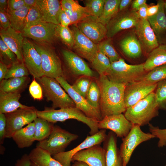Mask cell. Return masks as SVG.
I'll return each mask as SVG.
<instances>
[{"label":"cell","mask_w":166,"mask_h":166,"mask_svg":"<svg viewBox=\"0 0 166 166\" xmlns=\"http://www.w3.org/2000/svg\"><path fill=\"white\" fill-rule=\"evenodd\" d=\"M148 73L144 68V63L129 65L120 58L111 63L105 74L111 81L119 84H127L141 80Z\"/></svg>","instance_id":"4"},{"label":"cell","mask_w":166,"mask_h":166,"mask_svg":"<svg viewBox=\"0 0 166 166\" xmlns=\"http://www.w3.org/2000/svg\"><path fill=\"white\" fill-rule=\"evenodd\" d=\"M61 7L69 17L72 24H76L85 18L91 16L85 7L73 0H62Z\"/></svg>","instance_id":"26"},{"label":"cell","mask_w":166,"mask_h":166,"mask_svg":"<svg viewBox=\"0 0 166 166\" xmlns=\"http://www.w3.org/2000/svg\"><path fill=\"white\" fill-rule=\"evenodd\" d=\"M155 138L151 133H145L140 126L133 125L127 135L122 138L119 149L122 157L123 166H126L135 148L142 143Z\"/></svg>","instance_id":"9"},{"label":"cell","mask_w":166,"mask_h":166,"mask_svg":"<svg viewBox=\"0 0 166 166\" xmlns=\"http://www.w3.org/2000/svg\"><path fill=\"white\" fill-rule=\"evenodd\" d=\"M140 20L136 12L132 10L118 13L106 26L107 37L111 38L121 31L135 27Z\"/></svg>","instance_id":"13"},{"label":"cell","mask_w":166,"mask_h":166,"mask_svg":"<svg viewBox=\"0 0 166 166\" xmlns=\"http://www.w3.org/2000/svg\"><path fill=\"white\" fill-rule=\"evenodd\" d=\"M61 53L67 70L68 73L65 75L68 74L67 76L75 78L76 79L84 75L95 78L93 71L76 53L68 49H64L62 50Z\"/></svg>","instance_id":"11"},{"label":"cell","mask_w":166,"mask_h":166,"mask_svg":"<svg viewBox=\"0 0 166 166\" xmlns=\"http://www.w3.org/2000/svg\"><path fill=\"white\" fill-rule=\"evenodd\" d=\"M100 92V110L102 119L113 115L124 113L126 107L124 92L127 85L110 81L105 74L97 79Z\"/></svg>","instance_id":"1"},{"label":"cell","mask_w":166,"mask_h":166,"mask_svg":"<svg viewBox=\"0 0 166 166\" xmlns=\"http://www.w3.org/2000/svg\"><path fill=\"white\" fill-rule=\"evenodd\" d=\"M21 97L19 93H7L0 91V113L6 114L19 108L28 107L20 102Z\"/></svg>","instance_id":"27"},{"label":"cell","mask_w":166,"mask_h":166,"mask_svg":"<svg viewBox=\"0 0 166 166\" xmlns=\"http://www.w3.org/2000/svg\"><path fill=\"white\" fill-rule=\"evenodd\" d=\"M135 33L142 48L148 54L159 45L157 38L147 19H140Z\"/></svg>","instance_id":"20"},{"label":"cell","mask_w":166,"mask_h":166,"mask_svg":"<svg viewBox=\"0 0 166 166\" xmlns=\"http://www.w3.org/2000/svg\"><path fill=\"white\" fill-rule=\"evenodd\" d=\"M159 5L158 13L155 15L148 17L147 20L156 35L159 43L163 44L166 42V15L164 9V1H157Z\"/></svg>","instance_id":"24"},{"label":"cell","mask_w":166,"mask_h":166,"mask_svg":"<svg viewBox=\"0 0 166 166\" xmlns=\"http://www.w3.org/2000/svg\"><path fill=\"white\" fill-rule=\"evenodd\" d=\"M57 37L66 46L73 49L74 45V37L71 29L68 27L58 25L56 30Z\"/></svg>","instance_id":"43"},{"label":"cell","mask_w":166,"mask_h":166,"mask_svg":"<svg viewBox=\"0 0 166 166\" xmlns=\"http://www.w3.org/2000/svg\"><path fill=\"white\" fill-rule=\"evenodd\" d=\"M159 108L153 92L134 105L126 108L124 115L134 125L142 126L158 115Z\"/></svg>","instance_id":"3"},{"label":"cell","mask_w":166,"mask_h":166,"mask_svg":"<svg viewBox=\"0 0 166 166\" xmlns=\"http://www.w3.org/2000/svg\"><path fill=\"white\" fill-rule=\"evenodd\" d=\"M56 79L73 101L76 107L89 117L98 121L102 120L101 113L88 102L85 98L74 90L64 77L61 76Z\"/></svg>","instance_id":"16"},{"label":"cell","mask_w":166,"mask_h":166,"mask_svg":"<svg viewBox=\"0 0 166 166\" xmlns=\"http://www.w3.org/2000/svg\"><path fill=\"white\" fill-rule=\"evenodd\" d=\"M37 111L34 107L29 106L5 114L6 121V138H12L16 132L33 122L38 117Z\"/></svg>","instance_id":"8"},{"label":"cell","mask_w":166,"mask_h":166,"mask_svg":"<svg viewBox=\"0 0 166 166\" xmlns=\"http://www.w3.org/2000/svg\"><path fill=\"white\" fill-rule=\"evenodd\" d=\"M6 121L5 114L0 113V144L4 143L6 135Z\"/></svg>","instance_id":"49"},{"label":"cell","mask_w":166,"mask_h":166,"mask_svg":"<svg viewBox=\"0 0 166 166\" xmlns=\"http://www.w3.org/2000/svg\"><path fill=\"white\" fill-rule=\"evenodd\" d=\"M164 10H165V14H166V1H164Z\"/></svg>","instance_id":"62"},{"label":"cell","mask_w":166,"mask_h":166,"mask_svg":"<svg viewBox=\"0 0 166 166\" xmlns=\"http://www.w3.org/2000/svg\"><path fill=\"white\" fill-rule=\"evenodd\" d=\"M29 81L28 76L4 79L0 82V91L7 93H21L26 88Z\"/></svg>","instance_id":"32"},{"label":"cell","mask_w":166,"mask_h":166,"mask_svg":"<svg viewBox=\"0 0 166 166\" xmlns=\"http://www.w3.org/2000/svg\"><path fill=\"white\" fill-rule=\"evenodd\" d=\"M90 62L93 67L99 75L105 74L111 64L109 59L99 51L97 52Z\"/></svg>","instance_id":"38"},{"label":"cell","mask_w":166,"mask_h":166,"mask_svg":"<svg viewBox=\"0 0 166 166\" xmlns=\"http://www.w3.org/2000/svg\"><path fill=\"white\" fill-rule=\"evenodd\" d=\"M36 4L42 14L43 22L60 25L58 15L61 8L57 0H37Z\"/></svg>","instance_id":"25"},{"label":"cell","mask_w":166,"mask_h":166,"mask_svg":"<svg viewBox=\"0 0 166 166\" xmlns=\"http://www.w3.org/2000/svg\"><path fill=\"white\" fill-rule=\"evenodd\" d=\"M72 25L71 30L74 41L73 49L77 54L90 62L99 51L98 44L83 34L75 24Z\"/></svg>","instance_id":"19"},{"label":"cell","mask_w":166,"mask_h":166,"mask_svg":"<svg viewBox=\"0 0 166 166\" xmlns=\"http://www.w3.org/2000/svg\"><path fill=\"white\" fill-rule=\"evenodd\" d=\"M12 138L19 148H23L31 146L35 141L34 122H31L17 131L13 135Z\"/></svg>","instance_id":"29"},{"label":"cell","mask_w":166,"mask_h":166,"mask_svg":"<svg viewBox=\"0 0 166 166\" xmlns=\"http://www.w3.org/2000/svg\"><path fill=\"white\" fill-rule=\"evenodd\" d=\"M148 7L146 3L143 5L136 12L137 16L140 19H147V10Z\"/></svg>","instance_id":"54"},{"label":"cell","mask_w":166,"mask_h":166,"mask_svg":"<svg viewBox=\"0 0 166 166\" xmlns=\"http://www.w3.org/2000/svg\"><path fill=\"white\" fill-rule=\"evenodd\" d=\"M29 71L24 62H18L13 64L8 69L5 79L28 76Z\"/></svg>","instance_id":"41"},{"label":"cell","mask_w":166,"mask_h":166,"mask_svg":"<svg viewBox=\"0 0 166 166\" xmlns=\"http://www.w3.org/2000/svg\"><path fill=\"white\" fill-rule=\"evenodd\" d=\"M165 166H166V165Z\"/></svg>","instance_id":"63"},{"label":"cell","mask_w":166,"mask_h":166,"mask_svg":"<svg viewBox=\"0 0 166 166\" xmlns=\"http://www.w3.org/2000/svg\"><path fill=\"white\" fill-rule=\"evenodd\" d=\"M29 91L34 99L41 100L43 99V93L42 88L35 78H34L30 85Z\"/></svg>","instance_id":"48"},{"label":"cell","mask_w":166,"mask_h":166,"mask_svg":"<svg viewBox=\"0 0 166 166\" xmlns=\"http://www.w3.org/2000/svg\"><path fill=\"white\" fill-rule=\"evenodd\" d=\"M33 42L41 57L44 76L54 79L63 77L61 60L50 44L36 41Z\"/></svg>","instance_id":"6"},{"label":"cell","mask_w":166,"mask_h":166,"mask_svg":"<svg viewBox=\"0 0 166 166\" xmlns=\"http://www.w3.org/2000/svg\"><path fill=\"white\" fill-rule=\"evenodd\" d=\"M100 96L99 87L97 79L95 78L90 85L86 94V99L88 102L100 113Z\"/></svg>","instance_id":"37"},{"label":"cell","mask_w":166,"mask_h":166,"mask_svg":"<svg viewBox=\"0 0 166 166\" xmlns=\"http://www.w3.org/2000/svg\"><path fill=\"white\" fill-rule=\"evenodd\" d=\"M98 45L99 51L105 55L111 63L117 61L121 58L113 45L110 39L101 42Z\"/></svg>","instance_id":"39"},{"label":"cell","mask_w":166,"mask_h":166,"mask_svg":"<svg viewBox=\"0 0 166 166\" xmlns=\"http://www.w3.org/2000/svg\"><path fill=\"white\" fill-rule=\"evenodd\" d=\"M58 25L41 22L24 27L22 32L24 37L35 41L50 44L57 38L56 30Z\"/></svg>","instance_id":"10"},{"label":"cell","mask_w":166,"mask_h":166,"mask_svg":"<svg viewBox=\"0 0 166 166\" xmlns=\"http://www.w3.org/2000/svg\"><path fill=\"white\" fill-rule=\"evenodd\" d=\"M78 137L77 135L71 133L59 126L54 125L53 130L49 136L39 142L36 147L46 151L53 156L65 152L70 143Z\"/></svg>","instance_id":"7"},{"label":"cell","mask_w":166,"mask_h":166,"mask_svg":"<svg viewBox=\"0 0 166 166\" xmlns=\"http://www.w3.org/2000/svg\"><path fill=\"white\" fill-rule=\"evenodd\" d=\"M165 79H166V64L149 71L140 81L148 84H154Z\"/></svg>","instance_id":"36"},{"label":"cell","mask_w":166,"mask_h":166,"mask_svg":"<svg viewBox=\"0 0 166 166\" xmlns=\"http://www.w3.org/2000/svg\"><path fill=\"white\" fill-rule=\"evenodd\" d=\"M22 54L24 63L33 78L36 79L43 76L40 54L33 42L26 38L23 41Z\"/></svg>","instance_id":"14"},{"label":"cell","mask_w":166,"mask_h":166,"mask_svg":"<svg viewBox=\"0 0 166 166\" xmlns=\"http://www.w3.org/2000/svg\"><path fill=\"white\" fill-rule=\"evenodd\" d=\"M72 166H89L85 163L82 161H76L73 162Z\"/></svg>","instance_id":"61"},{"label":"cell","mask_w":166,"mask_h":166,"mask_svg":"<svg viewBox=\"0 0 166 166\" xmlns=\"http://www.w3.org/2000/svg\"><path fill=\"white\" fill-rule=\"evenodd\" d=\"M121 0H105L103 9L101 15L97 20L106 26L119 12Z\"/></svg>","instance_id":"34"},{"label":"cell","mask_w":166,"mask_h":166,"mask_svg":"<svg viewBox=\"0 0 166 166\" xmlns=\"http://www.w3.org/2000/svg\"><path fill=\"white\" fill-rule=\"evenodd\" d=\"M30 8L24 6L15 11L8 10L6 11L12 28L17 31L22 32L25 27L26 18Z\"/></svg>","instance_id":"33"},{"label":"cell","mask_w":166,"mask_h":166,"mask_svg":"<svg viewBox=\"0 0 166 166\" xmlns=\"http://www.w3.org/2000/svg\"><path fill=\"white\" fill-rule=\"evenodd\" d=\"M117 137L116 134L110 131L103 142L106 166H123V160L117 146Z\"/></svg>","instance_id":"23"},{"label":"cell","mask_w":166,"mask_h":166,"mask_svg":"<svg viewBox=\"0 0 166 166\" xmlns=\"http://www.w3.org/2000/svg\"><path fill=\"white\" fill-rule=\"evenodd\" d=\"M28 155L31 166H63L47 151L38 147L33 149Z\"/></svg>","instance_id":"28"},{"label":"cell","mask_w":166,"mask_h":166,"mask_svg":"<svg viewBox=\"0 0 166 166\" xmlns=\"http://www.w3.org/2000/svg\"><path fill=\"white\" fill-rule=\"evenodd\" d=\"M105 0H86L84 4L91 16L97 18L101 14Z\"/></svg>","instance_id":"44"},{"label":"cell","mask_w":166,"mask_h":166,"mask_svg":"<svg viewBox=\"0 0 166 166\" xmlns=\"http://www.w3.org/2000/svg\"><path fill=\"white\" fill-rule=\"evenodd\" d=\"M146 0H134L132 4V10L136 12L143 5L146 3Z\"/></svg>","instance_id":"55"},{"label":"cell","mask_w":166,"mask_h":166,"mask_svg":"<svg viewBox=\"0 0 166 166\" xmlns=\"http://www.w3.org/2000/svg\"><path fill=\"white\" fill-rule=\"evenodd\" d=\"M41 22H43V18L36 3L29 9L26 18L24 27Z\"/></svg>","instance_id":"46"},{"label":"cell","mask_w":166,"mask_h":166,"mask_svg":"<svg viewBox=\"0 0 166 166\" xmlns=\"http://www.w3.org/2000/svg\"><path fill=\"white\" fill-rule=\"evenodd\" d=\"M159 7V5L158 2L156 5L148 7L147 10L148 17L156 15L158 11Z\"/></svg>","instance_id":"56"},{"label":"cell","mask_w":166,"mask_h":166,"mask_svg":"<svg viewBox=\"0 0 166 166\" xmlns=\"http://www.w3.org/2000/svg\"><path fill=\"white\" fill-rule=\"evenodd\" d=\"M37 0H24L25 6L30 7L36 4Z\"/></svg>","instance_id":"60"},{"label":"cell","mask_w":166,"mask_h":166,"mask_svg":"<svg viewBox=\"0 0 166 166\" xmlns=\"http://www.w3.org/2000/svg\"><path fill=\"white\" fill-rule=\"evenodd\" d=\"M41 85L43 95L52 102V108L75 107V104L56 79L43 76L35 79Z\"/></svg>","instance_id":"5"},{"label":"cell","mask_w":166,"mask_h":166,"mask_svg":"<svg viewBox=\"0 0 166 166\" xmlns=\"http://www.w3.org/2000/svg\"><path fill=\"white\" fill-rule=\"evenodd\" d=\"M107 136L105 129H101L94 135L87 136L82 143L73 149L52 156L63 166H71L72 158L76 153L95 145L100 144L105 140Z\"/></svg>","instance_id":"12"},{"label":"cell","mask_w":166,"mask_h":166,"mask_svg":"<svg viewBox=\"0 0 166 166\" xmlns=\"http://www.w3.org/2000/svg\"><path fill=\"white\" fill-rule=\"evenodd\" d=\"M0 9L6 11L8 10L7 0H0Z\"/></svg>","instance_id":"59"},{"label":"cell","mask_w":166,"mask_h":166,"mask_svg":"<svg viewBox=\"0 0 166 166\" xmlns=\"http://www.w3.org/2000/svg\"><path fill=\"white\" fill-rule=\"evenodd\" d=\"M166 64V44H161L148 54L144 68L148 72L154 68Z\"/></svg>","instance_id":"31"},{"label":"cell","mask_w":166,"mask_h":166,"mask_svg":"<svg viewBox=\"0 0 166 166\" xmlns=\"http://www.w3.org/2000/svg\"><path fill=\"white\" fill-rule=\"evenodd\" d=\"M14 166H31V161L28 155L25 154L18 159Z\"/></svg>","instance_id":"53"},{"label":"cell","mask_w":166,"mask_h":166,"mask_svg":"<svg viewBox=\"0 0 166 166\" xmlns=\"http://www.w3.org/2000/svg\"><path fill=\"white\" fill-rule=\"evenodd\" d=\"M8 1V10L15 11L25 6L24 0H9Z\"/></svg>","instance_id":"52"},{"label":"cell","mask_w":166,"mask_h":166,"mask_svg":"<svg viewBox=\"0 0 166 166\" xmlns=\"http://www.w3.org/2000/svg\"><path fill=\"white\" fill-rule=\"evenodd\" d=\"M0 61L9 67L13 63L18 62L15 54L9 48L1 38H0Z\"/></svg>","instance_id":"40"},{"label":"cell","mask_w":166,"mask_h":166,"mask_svg":"<svg viewBox=\"0 0 166 166\" xmlns=\"http://www.w3.org/2000/svg\"><path fill=\"white\" fill-rule=\"evenodd\" d=\"M82 161L89 166H106V152L100 144L95 145L76 153L72 162Z\"/></svg>","instance_id":"21"},{"label":"cell","mask_w":166,"mask_h":166,"mask_svg":"<svg viewBox=\"0 0 166 166\" xmlns=\"http://www.w3.org/2000/svg\"><path fill=\"white\" fill-rule=\"evenodd\" d=\"M94 78L88 76H81L76 79L72 86L76 92L86 98L87 92Z\"/></svg>","instance_id":"42"},{"label":"cell","mask_w":166,"mask_h":166,"mask_svg":"<svg viewBox=\"0 0 166 166\" xmlns=\"http://www.w3.org/2000/svg\"><path fill=\"white\" fill-rule=\"evenodd\" d=\"M58 20L60 25L63 26L68 27L69 25L72 24L69 17L61 8L58 14Z\"/></svg>","instance_id":"51"},{"label":"cell","mask_w":166,"mask_h":166,"mask_svg":"<svg viewBox=\"0 0 166 166\" xmlns=\"http://www.w3.org/2000/svg\"><path fill=\"white\" fill-rule=\"evenodd\" d=\"M0 38L15 54L18 61L23 62L22 47L24 38L22 32L11 27L6 30L0 29Z\"/></svg>","instance_id":"22"},{"label":"cell","mask_w":166,"mask_h":166,"mask_svg":"<svg viewBox=\"0 0 166 166\" xmlns=\"http://www.w3.org/2000/svg\"><path fill=\"white\" fill-rule=\"evenodd\" d=\"M9 68V67L6 65L0 62V82L4 79Z\"/></svg>","instance_id":"57"},{"label":"cell","mask_w":166,"mask_h":166,"mask_svg":"<svg viewBox=\"0 0 166 166\" xmlns=\"http://www.w3.org/2000/svg\"><path fill=\"white\" fill-rule=\"evenodd\" d=\"M120 46L123 52L130 58L139 57L142 54V47L134 34H131L124 38L120 42Z\"/></svg>","instance_id":"30"},{"label":"cell","mask_w":166,"mask_h":166,"mask_svg":"<svg viewBox=\"0 0 166 166\" xmlns=\"http://www.w3.org/2000/svg\"><path fill=\"white\" fill-rule=\"evenodd\" d=\"M35 140L40 142L48 138L52 132L54 125L43 119L37 117L34 120Z\"/></svg>","instance_id":"35"},{"label":"cell","mask_w":166,"mask_h":166,"mask_svg":"<svg viewBox=\"0 0 166 166\" xmlns=\"http://www.w3.org/2000/svg\"><path fill=\"white\" fill-rule=\"evenodd\" d=\"M148 126L151 133L159 139L158 147L160 148L166 146V128L160 129L158 127L154 126L150 123Z\"/></svg>","instance_id":"47"},{"label":"cell","mask_w":166,"mask_h":166,"mask_svg":"<svg viewBox=\"0 0 166 166\" xmlns=\"http://www.w3.org/2000/svg\"><path fill=\"white\" fill-rule=\"evenodd\" d=\"M0 29L6 30L10 27V23L6 11L0 9Z\"/></svg>","instance_id":"50"},{"label":"cell","mask_w":166,"mask_h":166,"mask_svg":"<svg viewBox=\"0 0 166 166\" xmlns=\"http://www.w3.org/2000/svg\"><path fill=\"white\" fill-rule=\"evenodd\" d=\"M157 83L148 84L142 81L127 84L124 92V101L126 108L144 98L156 89Z\"/></svg>","instance_id":"15"},{"label":"cell","mask_w":166,"mask_h":166,"mask_svg":"<svg viewBox=\"0 0 166 166\" xmlns=\"http://www.w3.org/2000/svg\"><path fill=\"white\" fill-rule=\"evenodd\" d=\"M80 31L96 44H98L106 36V26L98 22L97 18L87 17L75 24Z\"/></svg>","instance_id":"18"},{"label":"cell","mask_w":166,"mask_h":166,"mask_svg":"<svg viewBox=\"0 0 166 166\" xmlns=\"http://www.w3.org/2000/svg\"><path fill=\"white\" fill-rule=\"evenodd\" d=\"M38 117L54 124L67 120L74 119L85 124L89 129L90 135L95 134L99 131V121L87 117L82 111L76 107L61 108L55 109L52 108H45L42 111L37 112Z\"/></svg>","instance_id":"2"},{"label":"cell","mask_w":166,"mask_h":166,"mask_svg":"<svg viewBox=\"0 0 166 166\" xmlns=\"http://www.w3.org/2000/svg\"><path fill=\"white\" fill-rule=\"evenodd\" d=\"M132 2L131 0H121L119 7V12L125 10L129 6Z\"/></svg>","instance_id":"58"},{"label":"cell","mask_w":166,"mask_h":166,"mask_svg":"<svg viewBox=\"0 0 166 166\" xmlns=\"http://www.w3.org/2000/svg\"><path fill=\"white\" fill-rule=\"evenodd\" d=\"M155 94L156 101L159 109L166 110V79L157 83Z\"/></svg>","instance_id":"45"},{"label":"cell","mask_w":166,"mask_h":166,"mask_svg":"<svg viewBox=\"0 0 166 166\" xmlns=\"http://www.w3.org/2000/svg\"><path fill=\"white\" fill-rule=\"evenodd\" d=\"M134 124L122 113L107 116L99 121V129H109L113 132L117 137L123 138L130 131Z\"/></svg>","instance_id":"17"}]
</instances>
